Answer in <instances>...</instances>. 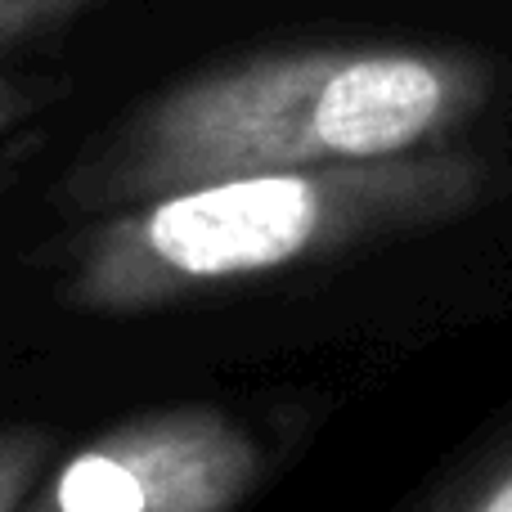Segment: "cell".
I'll return each instance as SVG.
<instances>
[{"instance_id": "obj_1", "label": "cell", "mask_w": 512, "mask_h": 512, "mask_svg": "<svg viewBox=\"0 0 512 512\" xmlns=\"http://www.w3.org/2000/svg\"><path fill=\"white\" fill-rule=\"evenodd\" d=\"M495 95L459 45L342 41L252 54L162 90L72 180L86 207H126L221 176L373 162L445 144Z\"/></svg>"}, {"instance_id": "obj_2", "label": "cell", "mask_w": 512, "mask_h": 512, "mask_svg": "<svg viewBox=\"0 0 512 512\" xmlns=\"http://www.w3.org/2000/svg\"><path fill=\"white\" fill-rule=\"evenodd\" d=\"M490 194L477 153L427 144L333 167L221 176L126 203L86 234L63 297L99 315H135L216 288L328 261L468 216Z\"/></svg>"}, {"instance_id": "obj_3", "label": "cell", "mask_w": 512, "mask_h": 512, "mask_svg": "<svg viewBox=\"0 0 512 512\" xmlns=\"http://www.w3.org/2000/svg\"><path fill=\"white\" fill-rule=\"evenodd\" d=\"M261 486V454L216 409H167L90 441L36 504L54 512H221Z\"/></svg>"}, {"instance_id": "obj_4", "label": "cell", "mask_w": 512, "mask_h": 512, "mask_svg": "<svg viewBox=\"0 0 512 512\" xmlns=\"http://www.w3.org/2000/svg\"><path fill=\"white\" fill-rule=\"evenodd\" d=\"M427 512H512V436L495 450L468 459L414 499Z\"/></svg>"}, {"instance_id": "obj_5", "label": "cell", "mask_w": 512, "mask_h": 512, "mask_svg": "<svg viewBox=\"0 0 512 512\" xmlns=\"http://www.w3.org/2000/svg\"><path fill=\"white\" fill-rule=\"evenodd\" d=\"M45 459H50V441L41 432H23V427L0 432V512H14L27 504L32 481L41 477Z\"/></svg>"}, {"instance_id": "obj_6", "label": "cell", "mask_w": 512, "mask_h": 512, "mask_svg": "<svg viewBox=\"0 0 512 512\" xmlns=\"http://www.w3.org/2000/svg\"><path fill=\"white\" fill-rule=\"evenodd\" d=\"M54 95H59V86H50L45 77H0V162L23 149L27 126L41 122Z\"/></svg>"}, {"instance_id": "obj_7", "label": "cell", "mask_w": 512, "mask_h": 512, "mask_svg": "<svg viewBox=\"0 0 512 512\" xmlns=\"http://www.w3.org/2000/svg\"><path fill=\"white\" fill-rule=\"evenodd\" d=\"M86 5L90 0H0V54L54 32V27L68 23Z\"/></svg>"}]
</instances>
